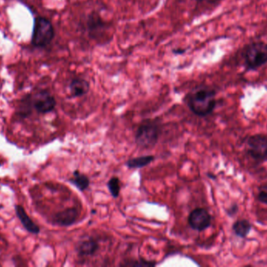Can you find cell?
Here are the masks:
<instances>
[{"mask_svg": "<svg viewBox=\"0 0 267 267\" xmlns=\"http://www.w3.org/2000/svg\"><path fill=\"white\" fill-rule=\"evenodd\" d=\"M196 1H203V0H196Z\"/></svg>", "mask_w": 267, "mask_h": 267, "instance_id": "obj_21", "label": "cell"}, {"mask_svg": "<svg viewBox=\"0 0 267 267\" xmlns=\"http://www.w3.org/2000/svg\"><path fill=\"white\" fill-rule=\"evenodd\" d=\"M70 182L81 191L88 189L90 185V180L89 177L86 175L80 173L78 170L74 171L73 177L70 179Z\"/></svg>", "mask_w": 267, "mask_h": 267, "instance_id": "obj_14", "label": "cell"}, {"mask_svg": "<svg viewBox=\"0 0 267 267\" xmlns=\"http://www.w3.org/2000/svg\"><path fill=\"white\" fill-rule=\"evenodd\" d=\"M215 90L210 88H196L187 95V104L195 115L206 117L211 115L215 108Z\"/></svg>", "mask_w": 267, "mask_h": 267, "instance_id": "obj_1", "label": "cell"}, {"mask_svg": "<svg viewBox=\"0 0 267 267\" xmlns=\"http://www.w3.org/2000/svg\"><path fill=\"white\" fill-rule=\"evenodd\" d=\"M15 210H16V214H17L18 219H20V223H22L23 226L28 230V232L34 234H39L40 229H39V226L35 224L32 219L28 216L22 206L16 205Z\"/></svg>", "mask_w": 267, "mask_h": 267, "instance_id": "obj_10", "label": "cell"}, {"mask_svg": "<svg viewBox=\"0 0 267 267\" xmlns=\"http://www.w3.org/2000/svg\"><path fill=\"white\" fill-rule=\"evenodd\" d=\"M252 229H253V225L251 223L250 221L245 219L236 220L232 226L234 234L238 238H242V239L247 238L249 234H250Z\"/></svg>", "mask_w": 267, "mask_h": 267, "instance_id": "obj_12", "label": "cell"}, {"mask_svg": "<svg viewBox=\"0 0 267 267\" xmlns=\"http://www.w3.org/2000/svg\"><path fill=\"white\" fill-rule=\"evenodd\" d=\"M55 36L52 22L43 17L35 18L33 32L32 35V45L37 48H45L52 43Z\"/></svg>", "mask_w": 267, "mask_h": 267, "instance_id": "obj_2", "label": "cell"}, {"mask_svg": "<svg viewBox=\"0 0 267 267\" xmlns=\"http://www.w3.org/2000/svg\"><path fill=\"white\" fill-rule=\"evenodd\" d=\"M172 51H173V54H183L185 53V50H183V49H174Z\"/></svg>", "mask_w": 267, "mask_h": 267, "instance_id": "obj_20", "label": "cell"}, {"mask_svg": "<svg viewBox=\"0 0 267 267\" xmlns=\"http://www.w3.org/2000/svg\"><path fill=\"white\" fill-rule=\"evenodd\" d=\"M160 134V128L154 121L146 120L141 124L137 130L135 141L138 147L143 149L153 148Z\"/></svg>", "mask_w": 267, "mask_h": 267, "instance_id": "obj_3", "label": "cell"}, {"mask_svg": "<svg viewBox=\"0 0 267 267\" xmlns=\"http://www.w3.org/2000/svg\"><path fill=\"white\" fill-rule=\"evenodd\" d=\"M79 211L75 208H68L55 214L54 223L62 226H68L74 224L78 220Z\"/></svg>", "mask_w": 267, "mask_h": 267, "instance_id": "obj_8", "label": "cell"}, {"mask_svg": "<svg viewBox=\"0 0 267 267\" xmlns=\"http://www.w3.org/2000/svg\"><path fill=\"white\" fill-rule=\"evenodd\" d=\"M155 159V157L153 155L141 156L138 158H131L127 162V166L129 169H139L143 168L150 165L153 160Z\"/></svg>", "mask_w": 267, "mask_h": 267, "instance_id": "obj_15", "label": "cell"}, {"mask_svg": "<svg viewBox=\"0 0 267 267\" xmlns=\"http://www.w3.org/2000/svg\"><path fill=\"white\" fill-rule=\"evenodd\" d=\"M31 103L34 109L42 114L53 112L56 105L55 99L47 90H41L34 96L31 95Z\"/></svg>", "mask_w": 267, "mask_h": 267, "instance_id": "obj_6", "label": "cell"}, {"mask_svg": "<svg viewBox=\"0 0 267 267\" xmlns=\"http://www.w3.org/2000/svg\"><path fill=\"white\" fill-rule=\"evenodd\" d=\"M245 62L249 70H256L267 62V43L256 42L249 45L245 52Z\"/></svg>", "mask_w": 267, "mask_h": 267, "instance_id": "obj_5", "label": "cell"}, {"mask_svg": "<svg viewBox=\"0 0 267 267\" xmlns=\"http://www.w3.org/2000/svg\"><path fill=\"white\" fill-rule=\"evenodd\" d=\"M188 224L193 230L203 231L211 226L212 216L207 209L196 208L191 211L188 219Z\"/></svg>", "mask_w": 267, "mask_h": 267, "instance_id": "obj_7", "label": "cell"}, {"mask_svg": "<svg viewBox=\"0 0 267 267\" xmlns=\"http://www.w3.org/2000/svg\"><path fill=\"white\" fill-rule=\"evenodd\" d=\"M107 185H108V189L109 190L111 195L116 199L120 192V181L119 178L116 176H113L109 180Z\"/></svg>", "mask_w": 267, "mask_h": 267, "instance_id": "obj_16", "label": "cell"}, {"mask_svg": "<svg viewBox=\"0 0 267 267\" xmlns=\"http://www.w3.org/2000/svg\"><path fill=\"white\" fill-rule=\"evenodd\" d=\"M88 29H89V35L92 37H96V32L101 33L102 30L105 31L107 28L105 22L102 20L101 17L99 16L97 13H92L88 20Z\"/></svg>", "mask_w": 267, "mask_h": 267, "instance_id": "obj_13", "label": "cell"}, {"mask_svg": "<svg viewBox=\"0 0 267 267\" xmlns=\"http://www.w3.org/2000/svg\"><path fill=\"white\" fill-rule=\"evenodd\" d=\"M100 249V243L94 238H89L81 241L78 245L77 251L81 256H89L95 255Z\"/></svg>", "mask_w": 267, "mask_h": 267, "instance_id": "obj_11", "label": "cell"}, {"mask_svg": "<svg viewBox=\"0 0 267 267\" xmlns=\"http://www.w3.org/2000/svg\"><path fill=\"white\" fill-rule=\"evenodd\" d=\"M238 205L237 204H232L230 205L227 209V213L230 216H234L236 214L238 213Z\"/></svg>", "mask_w": 267, "mask_h": 267, "instance_id": "obj_19", "label": "cell"}, {"mask_svg": "<svg viewBox=\"0 0 267 267\" xmlns=\"http://www.w3.org/2000/svg\"><path fill=\"white\" fill-rule=\"evenodd\" d=\"M69 89L72 97H81L89 93L90 85L85 78H75L70 82Z\"/></svg>", "mask_w": 267, "mask_h": 267, "instance_id": "obj_9", "label": "cell"}, {"mask_svg": "<svg viewBox=\"0 0 267 267\" xmlns=\"http://www.w3.org/2000/svg\"><path fill=\"white\" fill-rule=\"evenodd\" d=\"M153 262L147 261V260H135V261H128L125 264H122V266H130V267H152L155 266Z\"/></svg>", "mask_w": 267, "mask_h": 267, "instance_id": "obj_18", "label": "cell"}, {"mask_svg": "<svg viewBox=\"0 0 267 267\" xmlns=\"http://www.w3.org/2000/svg\"><path fill=\"white\" fill-rule=\"evenodd\" d=\"M257 199L260 202L267 205V182L260 186L259 188Z\"/></svg>", "mask_w": 267, "mask_h": 267, "instance_id": "obj_17", "label": "cell"}, {"mask_svg": "<svg viewBox=\"0 0 267 267\" xmlns=\"http://www.w3.org/2000/svg\"><path fill=\"white\" fill-rule=\"evenodd\" d=\"M246 153L258 164L267 162V136L264 134L250 135L245 140Z\"/></svg>", "mask_w": 267, "mask_h": 267, "instance_id": "obj_4", "label": "cell"}]
</instances>
